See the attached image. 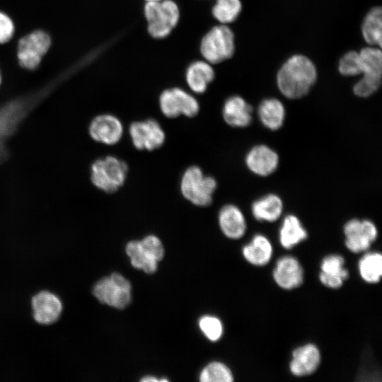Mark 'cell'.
I'll return each mask as SVG.
<instances>
[{
  "instance_id": "603a6c76",
  "label": "cell",
  "mask_w": 382,
  "mask_h": 382,
  "mask_svg": "<svg viewBox=\"0 0 382 382\" xmlns=\"http://www.w3.org/2000/svg\"><path fill=\"white\" fill-rule=\"evenodd\" d=\"M307 237L308 233L297 216L290 214L284 219L279 228V241L284 249H291Z\"/></svg>"
},
{
  "instance_id": "6da1fadb",
  "label": "cell",
  "mask_w": 382,
  "mask_h": 382,
  "mask_svg": "<svg viewBox=\"0 0 382 382\" xmlns=\"http://www.w3.org/2000/svg\"><path fill=\"white\" fill-rule=\"evenodd\" d=\"M316 78V68L313 62L303 54H294L278 71L277 84L285 97L296 99L308 93Z\"/></svg>"
},
{
  "instance_id": "d6986e66",
  "label": "cell",
  "mask_w": 382,
  "mask_h": 382,
  "mask_svg": "<svg viewBox=\"0 0 382 382\" xmlns=\"http://www.w3.org/2000/svg\"><path fill=\"white\" fill-rule=\"evenodd\" d=\"M245 163L253 173L260 176H267L277 168L279 157L274 151L262 144L255 146L249 151Z\"/></svg>"
},
{
  "instance_id": "9c48e42d",
  "label": "cell",
  "mask_w": 382,
  "mask_h": 382,
  "mask_svg": "<svg viewBox=\"0 0 382 382\" xmlns=\"http://www.w3.org/2000/svg\"><path fill=\"white\" fill-rule=\"evenodd\" d=\"M38 99H19L0 106V146L18 129L21 125L37 104Z\"/></svg>"
},
{
  "instance_id": "4dcf8cb0",
  "label": "cell",
  "mask_w": 382,
  "mask_h": 382,
  "mask_svg": "<svg viewBox=\"0 0 382 382\" xmlns=\"http://www.w3.org/2000/svg\"><path fill=\"white\" fill-rule=\"evenodd\" d=\"M338 71L347 76L361 74V61L359 52L355 50L349 51L340 59Z\"/></svg>"
},
{
  "instance_id": "30bf717a",
  "label": "cell",
  "mask_w": 382,
  "mask_h": 382,
  "mask_svg": "<svg viewBox=\"0 0 382 382\" xmlns=\"http://www.w3.org/2000/svg\"><path fill=\"white\" fill-rule=\"evenodd\" d=\"M129 134L134 146L138 150L153 151L165 142L166 134L160 123L154 119L133 122Z\"/></svg>"
},
{
  "instance_id": "ac0fdd59",
  "label": "cell",
  "mask_w": 382,
  "mask_h": 382,
  "mask_svg": "<svg viewBox=\"0 0 382 382\" xmlns=\"http://www.w3.org/2000/svg\"><path fill=\"white\" fill-rule=\"evenodd\" d=\"M214 79V66L202 59L190 62L185 72V83L196 94L205 93Z\"/></svg>"
},
{
  "instance_id": "5bb4252c",
  "label": "cell",
  "mask_w": 382,
  "mask_h": 382,
  "mask_svg": "<svg viewBox=\"0 0 382 382\" xmlns=\"http://www.w3.org/2000/svg\"><path fill=\"white\" fill-rule=\"evenodd\" d=\"M88 132L93 140L106 145H115L121 140L124 127L117 117L103 114L92 120Z\"/></svg>"
},
{
  "instance_id": "2e32d148",
  "label": "cell",
  "mask_w": 382,
  "mask_h": 382,
  "mask_svg": "<svg viewBox=\"0 0 382 382\" xmlns=\"http://www.w3.org/2000/svg\"><path fill=\"white\" fill-rule=\"evenodd\" d=\"M33 316L39 324L50 325L55 323L62 311L60 299L48 291H42L36 294L31 300Z\"/></svg>"
},
{
  "instance_id": "e575fe53",
  "label": "cell",
  "mask_w": 382,
  "mask_h": 382,
  "mask_svg": "<svg viewBox=\"0 0 382 382\" xmlns=\"http://www.w3.org/2000/svg\"><path fill=\"white\" fill-rule=\"evenodd\" d=\"M141 381L147 382V381H159L157 378H156L154 376H146L144 377L141 380Z\"/></svg>"
},
{
  "instance_id": "7402d4cb",
  "label": "cell",
  "mask_w": 382,
  "mask_h": 382,
  "mask_svg": "<svg viewBox=\"0 0 382 382\" xmlns=\"http://www.w3.org/2000/svg\"><path fill=\"white\" fill-rule=\"evenodd\" d=\"M245 260L256 267L266 265L271 260L273 248L270 241L262 234H256L242 249Z\"/></svg>"
},
{
  "instance_id": "8d00e7d4",
  "label": "cell",
  "mask_w": 382,
  "mask_h": 382,
  "mask_svg": "<svg viewBox=\"0 0 382 382\" xmlns=\"http://www.w3.org/2000/svg\"><path fill=\"white\" fill-rule=\"evenodd\" d=\"M0 83H1V76H0Z\"/></svg>"
},
{
  "instance_id": "836d02e7",
  "label": "cell",
  "mask_w": 382,
  "mask_h": 382,
  "mask_svg": "<svg viewBox=\"0 0 382 382\" xmlns=\"http://www.w3.org/2000/svg\"><path fill=\"white\" fill-rule=\"evenodd\" d=\"M14 30L11 19L6 14L0 12V43L10 40Z\"/></svg>"
},
{
  "instance_id": "3957f363",
  "label": "cell",
  "mask_w": 382,
  "mask_h": 382,
  "mask_svg": "<svg viewBox=\"0 0 382 382\" xmlns=\"http://www.w3.org/2000/svg\"><path fill=\"white\" fill-rule=\"evenodd\" d=\"M144 16L148 34L154 39L166 37L176 27L180 10L173 0L145 2Z\"/></svg>"
},
{
  "instance_id": "83f0119b",
  "label": "cell",
  "mask_w": 382,
  "mask_h": 382,
  "mask_svg": "<svg viewBox=\"0 0 382 382\" xmlns=\"http://www.w3.org/2000/svg\"><path fill=\"white\" fill-rule=\"evenodd\" d=\"M126 252L134 267L149 274L156 272L158 261L142 248L140 241L129 242L126 246Z\"/></svg>"
},
{
  "instance_id": "8fae6325",
  "label": "cell",
  "mask_w": 382,
  "mask_h": 382,
  "mask_svg": "<svg viewBox=\"0 0 382 382\" xmlns=\"http://www.w3.org/2000/svg\"><path fill=\"white\" fill-rule=\"evenodd\" d=\"M343 231L345 246L353 253L367 251L378 236L376 225L369 220L352 219L345 224Z\"/></svg>"
},
{
  "instance_id": "7c38bea8",
  "label": "cell",
  "mask_w": 382,
  "mask_h": 382,
  "mask_svg": "<svg viewBox=\"0 0 382 382\" xmlns=\"http://www.w3.org/2000/svg\"><path fill=\"white\" fill-rule=\"evenodd\" d=\"M51 45L49 35L42 31H34L22 37L18 45V59L25 69H35Z\"/></svg>"
},
{
  "instance_id": "f546056e",
  "label": "cell",
  "mask_w": 382,
  "mask_h": 382,
  "mask_svg": "<svg viewBox=\"0 0 382 382\" xmlns=\"http://www.w3.org/2000/svg\"><path fill=\"white\" fill-rule=\"evenodd\" d=\"M199 381L202 382H232L233 376L226 365L221 362L214 361L202 370Z\"/></svg>"
},
{
  "instance_id": "484cf974",
  "label": "cell",
  "mask_w": 382,
  "mask_h": 382,
  "mask_svg": "<svg viewBox=\"0 0 382 382\" xmlns=\"http://www.w3.org/2000/svg\"><path fill=\"white\" fill-rule=\"evenodd\" d=\"M361 33L370 46L382 47V9L380 6L371 8L365 16L361 25Z\"/></svg>"
},
{
  "instance_id": "44dd1931",
  "label": "cell",
  "mask_w": 382,
  "mask_h": 382,
  "mask_svg": "<svg viewBox=\"0 0 382 382\" xmlns=\"http://www.w3.org/2000/svg\"><path fill=\"white\" fill-rule=\"evenodd\" d=\"M218 219L219 227L226 237L239 239L245 234L246 221L243 212L237 206H223L219 212Z\"/></svg>"
},
{
  "instance_id": "4316f807",
  "label": "cell",
  "mask_w": 382,
  "mask_h": 382,
  "mask_svg": "<svg viewBox=\"0 0 382 382\" xmlns=\"http://www.w3.org/2000/svg\"><path fill=\"white\" fill-rule=\"evenodd\" d=\"M361 278L368 284H377L382 276V255L377 251H369L358 262Z\"/></svg>"
},
{
  "instance_id": "cb8c5ba5",
  "label": "cell",
  "mask_w": 382,
  "mask_h": 382,
  "mask_svg": "<svg viewBox=\"0 0 382 382\" xmlns=\"http://www.w3.org/2000/svg\"><path fill=\"white\" fill-rule=\"evenodd\" d=\"M258 115L261 122L271 130L279 129L284 121L285 109L277 98L263 100L258 107Z\"/></svg>"
},
{
  "instance_id": "9a60e30c",
  "label": "cell",
  "mask_w": 382,
  "mask_h": 382,
  "mask_svg": "<svg viewBox=\"0 0 382 382\" xmlns=\"http://www.w3.org/2000/svg\"><path fill=\"white\" fill-rule=\"evenodd\" d=\"M321 354L313 343H306L294 349L289 364L292 375L298 377L313 374L319 367Z\"/></svg>"
},
{
  "instance_id": "d4e9b609",
  "label": "cell",
  "mask_w": 382,
  "mask_h": 382,
  "mask_svg": "<svg viewBox=\"0 0 382 382\" xmlns=\"http://www.w3.org/2000/svg\"><path fill=\"white\" fill-rule=\"evenodd\" d=\"M282 202L274 194L267 195L253 203L252 213L258 221L273 222L282 214Z\"/></svg>"
},
{
  "instance_id": "8992f818",
  "label": "cell",
  "mask_w": 382,
  "mask_h": 382,
  "mask_svg": "<svg viewBox=\"0 0 382 382\" xmlns=\"http://www.w3.org/2000/svg\"><path fill=\"white\" fill-rule=\"evenodd\" d=\"M361 74L362 77L354 86V93L366 98L374 93L380 87L382 75V52L377 47H366L359 52Z\"/></svg>"
},
{
  "instance_id": "1f68e13d",
  "label": "cell",
  "mask_w": 382,
  "mask_h": 382,
  "mask_svg": "<svg viewBox=\"0 0 382 382\" xmlns=\"http://www.w3.org/2000/svg\"><path fill=\"white\" fill-rule=\"evenodd\" d=\"M199 325L206 337L212 341L218 340L223 334L222 324L216 317L204 316L199 320Z\"/></svg>"
},
{
  "instance_id": "ba28073f",
  "label": "cell",
  "mask_w": 382,
  "mask_h": 382,
  "mask_svg": "<svg viewBox=\"0 0 382 382\" xmlns=\"http://www.w3.org/2000/svg\"><path fill=\"white\" fill-rule=\"evenodd\" d=\"M93 293L101 303L122 309L130 303L131 284L122 274L115 272L100 279Z\"/></svg>"
},
{
  "instance_id": "7a4b0ae2",
  "label": "cell",
  "mask_w": 382,
  "mask_h": 382,
  "mask_svg": "<svg viewBox=\"0 0 382 382\" xmlns=\"http://www.w3.org/2000/svg\"><path fill=\"white\" fill-rule=\"evenodd\" d=\"M199 49L202 59L212 65L224 62L235 54V34L228 25H214L202 37Z\"/></svg>"
},
{
  "instance_id": "f1b7e54d",
  "label": "cell",
  "mask_w": 382,
  "mask_h": 382,
  "mask_svg": "<svg viewBox=\"0 0 382 382\" xmlns=\"http://www.w3.org/2000/svg\"><path fill=\"white\" fill-rule=\"evenodd\" d=\"M241 10V0H214L211 13L217 23L228 25L237 19Z\"/></svg>"
},
{
  "instance_id": "ffe728a7",
  "label": "cell",
  "mask_w": 382,
  "mask_h": 382,
  "mask_svg": "<svg viewBox=\"0 0 382 382\" xmlns=\"http://www.w3.org/2000/svg\"><path fill=\"white\" fill-rule=\"evenodd\" d=\"M253 108L242 97L233 96L227 98L223 105L224 121L233 127H245L252 120Z\"/></svg>"
},
{
  "instance_id": "e0dca14e",
  "label": "cell",
  "mask_w": 382,
  "mask_h": 382,
  "mask_svg": "<svg viewBox=\"0 0 382 382\" xmlns=\"http://www.w3.org/2000/svg\"><path fill=\"white\" fill-rule=\"evenodd\" d=\"M345 265L344 257L339 254H330L324 257L320 265L318 277L320 283L332 289L341 287L349 275Z\"/></svg>"
},
{
  "instance_id": "52a82bcc",
  "label": "cell",
  "mask_w": 382,
  "mask_h": 382,
  "mask_svg": "<svg viewBox=\"0 0 382 382\" xmlns=\"http://www.w3.org/2000/svg\"><path fill=\"white\" fill-rule=\"evenodd\" d=\"M158 105L161 113L168 118H175L180 115L193 117L200 110L197 99L178 86L162 91L158 96Z\"/></svg>"
},
{
  "instance_id": "277c9868",
  "label": "cell",
  "mask_w": 382,
  "mask_h": 382,
  "mask_svg": "<svg viewBox=\"0 0 382 382\" xmlns=\"http://www.w3.org/2000/svg\"><path fill=\"white\" fill-rule=\"evenodd\" d=\"M216 187L215 178L204 175L197 166H189L183 173L180 183L183 197L197 207H207L212 204Z\"/></svg>"
},
{
  "instance_id": "5b68a950",
  "label": "cell",
  "mask_w": 382,
  "mask_h": 382,
  "mask_svg": "<svg viewBox=\"0 0 382 382\" xmlns=\"http://www.w3.org/2000/svg\"><path fill=\"white\" fill-rule=\"evenodd\" d=\"M127 164L114 156H108L95 161L91 168V180L98 189L112 193L125 183Z\"/></svg>"
},
{
  "instance_id": "d6a6232c",
  "label": "cell",
  "mask_w": 382,
  "mask_h": 382,
  "mask_svg": "<svg viewBox=\"0 0 382 382\" xmlns=\"http://www.w3.org/2000/svg\"><path fill=\"white\" fill-rule=\"evenodd\" d=\"M142 248L158 262L161 260L164 250L160 239L154 235H149L140 241Z\"/></svg>"
},
{
  "instance_id": "4fadbf2b",
  "label": "cell",
  "mask_w": 382,
  "mask_h": 382,
  "mask_svg": "<svg viewBox=\"0 0 382 382\" xmlns=\"http://www.w3.org/2000/svg\"><path fill=\"white\" fill-rule=\"evenodd\" d=\"M272 274L276 284L284 290H292L300 286L304 277L301 262L292 255L280 257L275 263Z\"/></svg>"
},
{
  "instance_id": "d590c367",
  "label": "cell",
  "mask_w": 382,
  "mask_h": 382,
  "mask_svg": "<svg viewBox=\"0 0 382 382\" xmlns=\"http://www.w3.org/2000/svg\"><path fill=\"white\" fill-rule=\"evenodd\" d=\"M145 2H151V1H158L161 0H144Z\"/></svg>"
}]
</instances>
